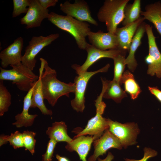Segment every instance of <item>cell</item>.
<instances>
[{
  "mask_svg": "<svg viewBox=\"0 0 161 161\" xmlns=\"http://www.w3.org/2000/svg\"><path fill=\"white\" fill-rule=\"evenodd\" d=\"M40 60L39 76L41 80L44 97L53 107L60 97L63 96L69 97L70 93H75V85L74 83H66L58 80L56 71L49 66L47 61L43 58Z\"/></svg>",
  "mask_w": 161,
  "mask_h": 161,
  "instance_id": "6da1fadb",
  "label": "cell"
},
{
  "mask_svg": "<svg viewBox=\"0 0 161 161\" xmlns=\"http://www.w3.org/2000/svg\"><path fill=\"white\" fill-rule=\"evenodd\" d=\"M10 66L12 67L10 69L0 67V80L11 81L20 90L28 92L39 78V76L21 63Z\"/></svg>",
  "mask_w": 161,
  "mask_h": 161,
  "instance_id": "277c9868",
  "label": "cell"
},
{
  "mask_svg": "<svg viewBox=\"0 0 161 161\" xmlns=\"http://www.w3.org/2000/svg\"><path fill=\"white\" fill-rule=\"evenodd\" d=\"M60 9L66 15L79 21L88 22L94 25H98L92 17L87 3L84 0H75L73 3L66 1L60 4Z\"/></svg>",
  "mask_w": 161,
  "mask_h": 161,
  "instance_id": "30bf717a",
  "label": "cell"
},
{
  "mask_svg": "<svg viewBox=\"0 0 161 161\" xmlns=\"http://www.w3.org/2000/svg\"><path fill=\"white\" fill-rule=\"evenodd\" d=\"M120 83V85L124 84L125 91L129 94L133 100L136 99L141 92L134 75L129 70H126L124 72Z\"/></svg>",
  "mask_w": 161,
  "mask_h": 161,
  "instance_id": "cb8c5ba5",
  "label": "cell"
},
{
  "mask_svg": "<svg viewBox=\"0 0 161 161\" xmlns=\"http://www.w3.org/2000/svg\"><path fill=\"white\" fill-rule=\"evenodd\" d=\"M101 92L95 100L96 113L94 117L89 119L85 128L75 137L89 135L93 136L94 141L100 137L104 131L109 129L108 119L103 117L106 107L105 103L102 101L103 95Z\"/></svg>",
  "mask_w": 161,
  "mask_h": 161,
  "instance_id": "5b68a950",
  "label": "cell"
},
{
  "mask_svg": "<svg viewBox=\"0 0 161 161\" xmlns=\"http://www.w3.org/2000/svg\"><path fill=\"white\" fill-rule=\"evenodd\" d=\"M129 0H106L97 14L99 21L105 23L108 32L115 33L124 18V10Z\"/></svg>",
  "mask_w": 161,
  "mask_h": 161,
  "instance_id": "3957f363",
  "label": "cell"
},
{
  "mask_svg": "<svg viewBox=\"0 0 161 161\" xmlns=\"http://www.w3.org/2000/svg\"><path fill=\"white\" fill-rule=\"evenodd\" d=\"M49 14V10L44 8L38 0H30L27 12L20 21L21 24L26 25L27 29L39 27L44 19L47 18Z\"/></svg>",
  "mask_w": 161,
  "mask_h": 161,
  "instance_id": "7c38bea8",
  "label": "cell"
},
{
  "mask_svg": "<svg viewBox=\"0 0 161 161\" xmlns=\"http://www.w3.org/2000/svg\"><path fill=\"white\" fill-rule=\"evenodd\" d=\"M125 55L122 54H119L113 59L114 66V76L113 80L120 84L126 65L124 63Z\"/></svg>",
  "mask_w": 161,
  "mask_h": 161,
  "instance_id": "83f0119b",
  "label": "cell"
},
{
  "mask_svg": "<svg viewBox=\"0 0 161 161\" xmlns=\"http://www.w3.org/2000/svg\"><path fill=\"white\" fill-rule=\"evenodd\" d=\"M110 66L109 64L95 71L84 72L76 76L74 83L75 85L74 98L71 101L73 109L77 112H83L85 108V94L88 81L91 78L99 72H106Z\"/></svg>",
  "mask_w": 161,
  "mask_h": 161,
  "instance_id": "52a82bcc",
  "label": "cell"
},
{
  "mask_svg": "<svg viewBox=\"0 0 161 161\" xmlns=\"http://www.w3.org/2000/svg\"><path fill=\"white\" fill-rule=\"evenodd\" d=\"M141 0H134L132 4H127L124 10V18L122 22L125 26L132 23L140 17Z\"/></svg>",
  "mask_w": 161,
  "mask_h": 161,
  "instance_id": "d4e9b609",
  "label": "cell"
},
{
  "mask_svg": "<svg viewBox=\"0 0 161 161\" xmlns=\"http://www.w3.org/2000/svg\"><path fill=\"white\" fill-rule=\"evenodd\" d=\"M114 158V156L112 153L109 152L107 155L106 157L104 159H101L98 157L97 158L98 161H112Z\"/></svg>",
  "mask_w": 161,
  "mask_h": 161,
  "instance_id": "e575fe53",
  "label": "cell"
},
{
  "mask_svg": "<svg viewBox=\"0 0 161 161\" xmlns=\"http://www.w3.org/2000/svg\"><path fill=\"white\" fill-rule=\"evenodd\" d=\"M145 30L148 46V54L145 58V62L148 65L147 73L152 76L155 75L157 78H160L161 53L157 45L152 27L146 24Z\"/></svg>",
  "mask_w": 161,
  "mask_h": 161,
  "instance_id": "9c48e42d",
  "label": "cell"
},
{
  "mask_svg": "<svg viewBox=\"0 0 161 161\" xmlns=\"http://www.w3.org/2000/svg\"><path fill=\"white\" fill-rule=\"evenodd\" d=\"M140 15L152 23L161 35V2L160 1L146 5Z\"/></svg>",
  "mask_w": 161,
  "mask_h": 161,
  "instance_id": "44dd1931",
  "label": "cell"
},
{
  "mask_svg": "<svg viewBox=\"0 0 161 161\" xmlns=\"http://www.w3.org/2000/svg\"><path fill=\"white\" fill-rule=\"evenodd\" d=\"M87 37L91 44L99 49L106 50L118 49V41L114 34L100 30L95 32L91 31Z\"/></svg>",
  "mask_w": 161,
  "mask_h": 161,
  "instance_id": "2e32d148",
  "label": "cell"
},
{
  "mask_svg": "<svg viewBox=\"0 0 161 161\" xmlns=\"http://www.w3.org/2000/svg\"><path fill=\"white\" fill-rule=\"evenodd\" d=\"M85 50L87 52V55L84 63L81 66L75 64L72 66L78 75L87 71L89 67L100 59L109 58L113 59L119 54L126 55L118 49L103 50L97 48L88 43Z\"/></svg>",
  "mask_w": 161,
  "mask_h": 161,
  "instance_id": "8fae6325",
  "label": "cell"
},
{
  "mask_svg": "<svg viewBox=\"0 0 161 161\" xmlns=\"http://www.w3.org/2000/svg\"><path fill=\"white\" fill-rule=\"evenodd\" d=\"M143 16L135 22L117 29L115 34L116 35L119 44L118 49L126 54L129 51L131 41L136 32L140 25L144 21Z\"/></svg>",
  "mask_w": 161,
  "mask_h": 161,
  "instance_id": "9a60e30c",
  "label": "cell"
},
{
  "mask_svg": "<svg viewBox=\"0 0 161 161\" xmlns=\"http://www.w3.org/2000/svg\"><path fill=\"white\" fill-rule=\"evenodd\" d=\"M144 156L140 160H136L126 158L125 159V161H147L149 158L156 156L157 154V151L149 148L145 147L144 148Z\"/></svg>",
  "mask_w": 161,
  "mask_h": 161,
  "instance_id": "1f68e13d",
  "label": "cell"
},
{
  "mask_svg": "<svg viewBox=\"0 0 161 161\" xmlns=\"http://www.w3.org/2000/svg\"><path fill=\"white\" fill-rule=\"evenodd\" d=\"M23 43V38L19 37L1 52L0 59L2 68L4 69L9 65H15L21 63L22 56L21 52Z\"/></svg>",
  "mask_w": 161,
  "mask_h": 161,
  "instance_id": "5bb4252c",
  "label": "cell"
},
{
  "mask_svg": "<svg viewBox=\"0 0 161 161\" xmlns=\"http://www.w3.org/2000/svg\"><path fill=\"white\" fill-rule=\"evenodd\" d=\"M57 143L54 140L50 139L47 145L46 151L42 155V161H51L52 160L54 149Z\"/></svg>",
  "mask_w": 161,
  "mask_h": 161,
  "instance_id": "4dcf8cb0",
  "label": "cell"
},
{
  "mask_svg": "<svg viewBox=\"0 0 161 161\" xmlns=\"http://www.w3.org/2000/svg\"><path fill=\"white\" fill-rule=\"evenodd\" d=\"M66 125L63 121L55 122L52 126L49 127L46 131L49 138L56 142H65L69 143L72 139L68 135Z\"/></svg>",
  "mask_w": 161,
  "mask_h": 161,
  "instance_id": "603a6c76",
  "label": "cell"
},
{
  "mask_svg": "<svg viewBox=\"0 0 161 161\" xmlns=\"http://www.w3.org/2000/svg\"><path fill=\"white\" fill-rule=\"evenodd\" d=\"M101 80L103 98L112 99L116 103H119L123 99L127 97L126 92L118 82L113 80H109L105 78H101Z\"/></svg>",
  "mask_w": 161,
  "mask_h": 161,
  "instance_id": "ffe728a7",
  "label": "cell"
},
{
  "mask_svg": "<svg viewBox=\"0 0 161 161\" xmlns=\"http://www.w3.org/2000/svg\"><path fill=\"white\" fill-rule=\"evenodd\" d=\"M145 23L144 21L142 23L137 29L131 44L129 54L125 60L124 63L127 65L130 71L134 72L137 65L135 57V54L141 44V39L145 30Z\"/></svg>",
  "mask_w": 161,
  "mask_h": 161,
  "instance_id": "ac0fdd59",
  "label": "cell"
},
{
  "mask_svg": "<svg viewBox=\"0 0 161 161\" xmlns=\"http://www.w3.org/2000/svg\"><path fill=\"white\" fill-rule=\"evenodd\" d=\"M109 130L119 140L123 147L135 144L140 130L137 123L134 122L121 123L108 119Z\"/></svg>",
  "mask_w": 161,
  "mask_h": 161,
  "instance_id": "ba28073f",
  "label": "cell"
},
{
  "mask_svg": "<svg viewBox=\"0 0 161 161\" xmlns=\"http://www.w3.org/2000/svg\"><path fill=\"white\" fill-rule=\"evenodd\" d=\"M56 157L58 161H70L69 160L67 157L61 156L58 154H56Z\"/></svg>",
  "mask_w": 161,
  "mask_h": 161,
  "instance_id": "d590c367",
  "label": "cell"
},
{
  "mask_svg": "<svg viewBox=\"0 0 161 161\" xmlns=\"http://www.w3.org/2000/svg\"><path fill=\"white\" fill-rule=\"evenodd\" d=\"M12 17H16L22 13H26L30 4V0H13Z\"/></svg>",
  "mask_w": 161,
  "mask_h": 161,
  "instance_id": "f546056e",
  "label": "cell"
},
{
  "mask_svg": "<svg viewBox=\"0 0 161 161\" xmlns=\"http://www.w3.org/2000/svg\"><path fill=\"white\" fill-rule=\"evenodd\" d=\"M9 142L10 145L15 149L24 147L22 133L18 131L10 135H1L0 137V146Z\"/></svg>",
  "mask_w": 161,
  "mask_h": 161,
  "instance_id": "484cf974",
  "label": "cell"
},
{
  "mask_svg": "<svg viewBox=\"0 0 161 161\" xmlns=\"http://www.w3.org/2000/svg\"><path fill=\"white\" fill-rule=\"evenodd\" d=\"M41 6L44 9H47L50 7L55 6L58 0H38Z\"/></svg>",
  "mask_w": 161,
  "mask_h": 161,
  "instance_id": "d6a6232c",
  "label": "cell"
},
{
  "mask_svg": "<svg viewBox=\"0 0 161 161\" xmlns=\"http://www.w3.org/2000/svg\"><path fill=\"white\" fill-rule=\"evenodd\" d=\"M34 85L28 92L24 97L23 107L22 112L15 116L16 121L13 123V125L16 126L17 128L31 126L33 124L35 119L38 116L36 114H30L29 113V110L31 105L32 96Z\"/></svg>",
  "mask_w": 161,
  "mask_h": 161,
  "instance_id": "d6986e66",
  "label": "cell"
},
{
  "mask_svg": "<svg viewBox=\"0 0 161 161\" xmlns=\"http://www.w3.org/2000/svg\"><path fill=\"white\" fill-rule=\"evenodd\" d=\"M22 133L24 147L25 150H28L33 155L35 152L36 140L35 137L36 133L28 131H24Z\"/></svg>",
  "mask_w": 161,
  "mask_h": 161,
  "instance_id": "f1b7e54d",
  "label": "cell"
},
{
  "mask_svg": "<svg viewBox=\"0 0 161 161\" xmlns=\"http://www.w3.org/2000/svg\"><path fill=\"white\" fill-rule=\"evenodd\" d=\"M148 88L151 93L161 103V91L157 87L148 86Z\"/></svg>",
  "mask_w": 161,
  "mask_h": 161,
  "instance_id": "836d02e7",
  "label": "cell"
},
{
  "mask_svg": "<svg viewBox=\"0 0 161 161\" xmlns=\"http://www.w3.org/2000/svg\"><path fill=\"white\" fill-rule=\"evenodd\" d=\"M48 20L59 28L70 34L74 38L78 47L85 49L86 40L91 31L89 24L68 16L60 15L53 12L49 13Z\"/></svg>",
  "mask_w": 161,
  "mask_h": 161,
  "instance_id": "7a4b0ae2",
  "label": "cell"
},
{
  "mask_svg": "<svg viewBox=\"0 0 161 161\" xmlns=\"http://www.w3.org/2000/svg\"><path fill=\"white\" fill-rule=\"evenodd\" d=\"M93 145L94 153L88 159V161H96L99 156L106 154L107 151L111 148L120 150L123 148L119 140L109 129L104 131L100 137L94 141Z\"/></svg>",
  "mask_w": 161,
  "mask_h": 161,
  "instance_id": "4fadbf2b",
  "label": "cell"
},
{
  "mask_svg": "<svg viewBox=\"0 0 161 161\" xmlns=\"http://www.w3.org/2000/svg\"><path fill=\"white\" fill-rule=\"evenodd\" d=\"M59 36L58 33L52 34L46 36H33L26 48L22 56V64L33 71L37 60L35 57L45 47L50 44Z\"/></svg>",
  "mask_w": 161,
  "mask_h": 161,
  "instance_id": "8992f818",
  "label": "cell"
},
{
  "mask_svg": "<svg viewBox=\"0 0 161 161\" xmlns=\"http://www.w3.org/2000/svg\"><path fill=\"white\" fill-rule=\"evenodd\" d=\"M94 141L93 137L89 135L74 137L71 142L67 143L65 148L70 152H76L80 160L87 161L86 157Z\"/></svg>",
  "mask_w": 161,
  "mask_h": 161,
  "instance_id": "e0dca14e",
  "label": "cell"
},
{
  "mask_svg": "<svg viewBox=\"0 0 161 161\" xmlns=\"http://www.w3.org/2000/svg\"><path fill=\"white\" fill-rule=\"evenodd\" d=\"M42 83L40 77L35 83L32 92L30 108L38 107L42 113L45 115H52V112L48 109L44 102Z\"/></svg>",
  "mask_w": 161,
  "mask_h": 161,
  "instance_id": "7402d4cb",
  "label": "cell"
},
{
  "mask_svg": "<svg viewBox=\"0 0 161 161\" xmlns=\"http://www.w3.org/2000/svg\"><path fill=\"white\" fill-rule=\"evenodd\" d=\"M11 95L4 86L3 80H0V116L8 110L11 104Z\"/></svg>",
  "mask_w": 161,
  "mask_h": 161,
  "instance_id": "4316f807",
  "label": "cell"
}]
</instances>
